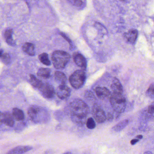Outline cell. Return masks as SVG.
Listing matches in <instances>:
<instances>
[{"instance_id":"6da1fadb","label":"cell","mask_w":154,"mask_h":154,"mask_svg":"<svg viewBox=\"0 0 154 154\" xmlns=\"http://www.w3.org/2000/svg\"><path fill=\"white\" fill-rule=\"evenodd\" d=\"M69 109L71 117L86 118L89 112L87 104L79 99H75L71 101Z\"/></svg>"},{"instance_id":"7a4b0ae2","label":"cell","mask_w":154,"mask_h":154,"mask_svg":"<svg viewBox=\"0 0 154 154\" xmlns=\"http://www.w3.org/2000/svg\"><path fill=\"white\" fill-rule=\"evenodd\" d=\"M28 115L32 120L36 124H46L50 119L48 111L41 107L32 106L28 109Z\"/></svg>"},{"instance_id":"3957f363","label":"cell","mask_w":154,"mask_h":154,"mask_svg":"<svg viewBox=\"0 0 154 154\" xmlns=\"http://www.w3.org/2000/svg\"><path fill=\"white\" fill-rule=\"evenodd\" d=\"M70 56L66 51H56L52 55V63L55 68L63 69L67 65L70 60Z\"/></svg>"},{"instance_id":"277c9868","label":"cell","mask_w":154,"mask_h":154,"mask_svg":"<svg viewBox=\"0 0 154 154\" xmlns=\"http://www.w3.org/2000/svg\"><path fill=\"white\" fill-rule=\"evenodd\" d=\"M110 102L113 109L118 113H123L126 106L125 97L120 93H113L110 97Z\"/></svg>"},{"instance_id":"5b68a950","label":"cell","mask_w":154,"mask_h":154,"mask_svg":"<svg viewBox=\"0 0 154 154\" xmlns=\"http://www.w3.org/2000/svg\"><path fill=\"white\" fill-rule=\"evenodd\" d=\"M86 79V73L83 70L75 71L69 77V82L75 89L80 88L84 85Z\"/></svg>"},{"instance_id":"8992f818","label":"cell","mask_w":154,"mask_h":154,"mask_svg":"<svg viewBox=\"0 0 154 154\" xmlns=\"http://www.w3.org/2000/svg\"><path fill=\"white\" fill-rule=\"evenodd\" d=\"M92 116L98 123H103L106 119V116L103 109L97 104H94L92 108Z\"/></svg>"},{"instance_id":"52a82bcc","label":"cell","mask_w":154,"mask_h":154,"mask_svg":"<svg viewBox=\"0 0 154 154\" xmlns=\"http://www.w3.org/2000/svg\"><path fill=\"white\" fill-rule=\"evenodd\" d=\"M42 94L46 98H52L55 95V90L52 85L48 83H43L39 88Z\"/></svg>"},{"instance_id":"ba28073f","label":"cell","mask_w":154,"mask_h":154,"mask_svg":"<svg viewBox=\"0 0 154 154\" xmlns=\"http://www.w3.org/2000/svg\"><path fill=\"white\" fill-rule=\"evenodd\" d=\"M56 93L59 98L61 100L67 99L71 94V90L68 86L60 85L58 87L56 90Z\"/></svg>"},{"instance_id":"9c48e42d","label":"cell","mask_w":154,"mask_h":154,"mask_svg":"<svg viewBox=\"0 0 154 154\" xmlns=\"http://www.w3.org/2000/svg\"><path fill=\"white\" fill-rule=\"evenodd\" d=\"M97 97L101 100H105L111 96V93L108 89L106 87H97L95 90Z\"/></svg>"},{"instance_id":"30bf717a","label":"cell","mask_w":154,"mask_h":154,"mask_svg":"<svg viewBox=\"0 0 154 154\" xmlns=\"http://www.w3.org/2000/svg\"><path fill=\"white\" fill-rule=\"evenodd\" d=\"M73 58L77 66L85 69L87 67V61L83 55L80 53H76L73 56Z\"/></svg>"},{"instance_id":"8fae6325","label":"cell","mask_w":154,"mask_h":154,"mask_svg":"<svg viewBox=\"0 0 154 154\" xmlns=\"http://www.w3.org/2000/svg\"><path fill=\"white\" fill-rule=\"evenodd\" d=\"M32 149V147L29 146H17L10 150L7 154H23Z\"/></svg>"},{"instance_id":"7c38bea8","label":"cell","mask_w":154,"mask_h":154,"mask_svg":"<svg viewBox=\"0 0 154 154\" xmlns=\"http://www.w3.org/2000/svg\"><path fill=\"white\" fill-rule=\"evenodd\" d=\"M138 32L136 29L130 30L128 32L125 34V38L126 40L130 43H134L137 39Z\"/></svg>"},{"instance_id":"4fadbf2b","label":"cell","mask_w":154,"mask_h":154,"mask_svg":"<svg viewBox=\"0 0 154 154\" xmlns=\"http://www.w3.org/2000/svg\"><path fill=\"white\" fill-rule=\"evenodd\" d=\"M112 90L114 93H120L122 94L123 92V88L119 81L116 78H114L112 82L111 85Z\"/></svg>"},{"instance_id":"5bb4252c","label":"cell","mask_w":154,"mask_h":154,"mask_svg":"<svg viewBox=\"0 0 154 154\" xmlns=\"http://www.w3.org/2000/svg\"><path fill=\"white\" fill-rule=\"evenodd\" d=\"M22 48L23 51L28 55L31 56L35 55V47L32 43L26 42L23 44Z\"/></svg>"},{"instance_id":"9a60e30c","label":"cell","mask_w":154,"mask_h":154,"mask_svg":"<svg viewBox=\"0 0 154 154\" xmlns=\"http://www.w3.org/2000/svg\"><path fill=\"white\" fill-rule=\"evenodd\" d=\"M3 123L8 126L12 127L14 125V118L13 116L8 112H5L3 114Z\"/></svg>"},{"instance_id":"2e32d148","label":"cell","mask_w":154,"mask_h":154,"mask_svg":"<svg viewBox=\"0 0 154 154\" xmlns=\"http://www.w3.org/2000/svg\"><path fill=\"white\" fill-rule=\"evenodd\" d=\"M55 78L56 81L61 85L66 84L67 81V78L63 72L57 71L55 73Z\"/></svg>"},{"instance_id":"e0dca14e","label":"cell","mask_w":154,"mask_h":154,"mask_svg":"<svg viewBox=\"0 0 154 154\" xmlns=\"http://www.w3.org/2000/svg\"><path fill=\"white\" fill-rule=\"evenodd\" d=\"M12 115L16 121H21L24 118V115L21 109L17 108H14L12 111Z\"/></svg>"},{"instance_id":"ac0fdd59","label":"cell","mask_w":154,"mask_h":154,"mask_svg":"<svg viewBox=\"0 0 154 154\" xmlns=\"http://www.w3.org/2000/svg\"><path fill=\"white\" fill-rule=\"evenodd\" d=\"M51 70L49 69L40 68L38 70L37 75L44 79H48L51 76Z\"/></svg>"},{"instance_id":"d6986e66","label":"cell","mask_w":154,"mask_h":154,"mask_svg":"<svg viewBox=\"0 0 154 154\" xmlns=\"http://www.w3.org/2000/svg\"><path fill=\"white\" fill-rule=\"evenodd\" d=\"M13 30L11 29H9L5 31L4 33V37L6 42L10 45H14L15 42L12 38Z\"/></svg>"},{"instance_id":"ffe728a7","label":"cell","mask_w":154,"mask_h":154,"mask_svg":"<svg viewBox=\"0 0 154 154\" xmlns=\"http://www.w3.org/2000/svg\"><path fill=\"white\" fill-rule=\"evenodd\" d=\"M128 122H129V121L127 119L123 120V121H121V122H119L118 124L116 125L112 129L115 132H119V131L123 130L124 128H125L127 126V125H128Z\"/></svg>"},{"instance_id":"44dd1931","label":"cell","mask_w":154,"mask_h":154,"mask_svg":"<svg viewBox=\"0 0 154 154\" xmlns=\"http://www.w3.org/2000/svg\"><path fill=\"white\" fill-rule=\"evenodd\" d=\"M30 82L31 84L35 88H39L43 84V82L37 79L34 75H30Z\"/></svg>"},{"instance_id":"7402d4cb","label":"cell","mask_w":154,"mask_h":154,"mask_svg":"<svg viewBox=\"0 0 154 154\" xmlns=\"http://www.w3.org/2000/svg\"><path fill=\"white\" fill-rule=\"evenodd\" d=\"M38 58L40 61L44 65L49 66L51 64L50 60L49 59L48 55L47 53H43L40 54Z\"/></svg>"},{"instance_id":"603a6c76","label":"cell","mask_w":154,"mask_h":154,"mask_svg":"<svg viewBox=\"0 0 154 154\" xmlns=\"http://www.w3.org/2000/svg\"><path fill=\"white\" fill-rule=\"evenodd\" d=\"M86 125L88 129H94L96 126L95 120L92 118H89L86 121Z\"/></svg>"},{"instance_id":"cb8c5ba5","label":"cell","mask_w":154,"mask_h":154,"mask_svg":"<svg viewBox=\"0 0 154 154\" xmlns=\"http://www.w3.org/2000/svg\"><path fill=\"white\" fill-rule=\"evenodd\" d=\"M146 95L151 99H154V85H151L146 91Z\"/></svg>"},{"instance_id":"d4e9b609","label":"cell","mask_w":154,"mask_h":154,"mask_svg":"<svg viewBox=\"0 0 154 154\" xmlns=\"http://www.w3.org/2000/svg\"><path fill=\"white\" fill-rule=\"evenodd\" d=\"M1 58H2L3 62L5 64H6V65L9 64L11 62V58H10V56L8 53L4 54L1 57Z\"/></svg>"},{"instance_id":"484cf974","label":"cell","mask_w":154,"mask_h":154,"mask_svg":"<svg viewBox=\"0 0 154 154\" xmlns=\"http://www.w3.org/2000/svg\"><path fill=\"white\" fill-rule=\"evenodd\" d=\"M72 5L76 7H80L82 4V0H67Z\"/></svg>"},{"instance_id":"4316f807","label":"cell","mask_w":154,"mask_h":154,"mask_svg":"<svg viewBox=\"0 0 154 154\" xmlns=\"http://www.w3.org/2000/svg\"><path fill=\"white\" fill-rule=\"evenodd\" d=\"M148 112L150 114H154V103L149 106L148 109Z\"/></svg>"},{"instance_id":"83f0119b","label":"cell","mask_w":154,"mask_h":154,"mask_svg":"<svg viewBox=\"0 0 154 154\" xmlns=\"http://www.w3.org/2000/svg\"><path fill=\"white\" fill-rule=\"evenodd\" d=\"M60 35H61V36H62V37H63V38L66 40H67V41L68 42H69V44H70L71 46H72V42H71V40L68 37H67V36H66L64 33H60Z\"/></svg>"},{"instance_id":"f1b7e54d","label":"cell","mask_w":154,"mask_h":154,"mask_svg":"<svg viewBox=\"0 0 154 154\" xmlns=\"http://www.w3.org/2000/svg\"><path fill=\"white\" fill-rule=\"evenodd\" d=\"M93 94L92 92H91V91H87L85 94V96L88 98H92V97H93Z\"/></svg>"},{"instance_id":"f546056e","label":"cell","mask_w":154,"mask_h":154,"mask_svg":"<svg viewBox=\"0 0 154 154\" xmlns=\"http://www.w3.org/2000/svg\"><path fill=\"white\" fill-rule=\"evenodd\" d=\"M113 116L112 114H110V113H108L107 115L106 116V119L108 121H111L113 119Z\"/></svg>"},{"instance_id":"4dcf8cb0","label":"cell","mask_w":154,"mask_h":154,"mask_svg":"<svg viewBox=\"0 0 154 154\" xmlns=\"http://www.w3.org/2000/svg\"><path fill=\"white\" fill-rule=\"evenodd\" d=\"M3 114L0 112V126L2 125L3 123Z\"/></svg>"},{"instance_id":"1f68e13d","label":"cell","mask_w":154,"mask_h":154,"mask_svg":"<svg viewBox=\"0 0 154 154\" xmlns=\"http://www.w3.org/2000/svg\"><path fill=\"white\" fill-rule=\"evenodd\" d=\"M139 139H134L133 140H131V142H130V143H131V145H134L136 143L138 142L139 141Z\"/></svg>"},{"instance_id":"d6a6232c","label":"cell","mask_w":154,"mask_h":154,"mask_svg":"<svg viewBox=\"0 0 154 154\" xmlns=\"http://www.w3.org/2000/svg\"><path fill=\"white\" fill-rule=\"evenodd\" d=\"M136 138H137L138 139H142L143 138V136L141 135H137L136 137Z\"/></svg>"},{"instance_id":"836d02e7","label":"cell","mask_w":154,"mask_h":154,"mask_svg":"<svg viewBox=\"0 0 154 154\" xmlns=\"http://www.w3.org/2000/svg\"><path fill=\"white\" fill-rule=\"evenodd\" d=\"M3 55V51L2 49L0 50V57H1Z\"/></svg>"},{"instance_id":"e575fe53","label":"cell","mask_w":154,"mask_h":154,"mask_svg":"<svg viewBox=\"0 0 154 154\" xmlns=\"http://www.w3.org/2000/svg\"><path fill=\"white\" fill-rule=\"evenodd\" d=\"M144 154H153L151 152H146L144 153Z\"/></svg>"},{"instance_id":"d590c367","label":"cell","mask_w":154,"mask_h":154,"mask_svg":"<svg viewBox=\"0 0 154 154\" xmlns=\"http://www.w3.org/2000/svg\"><path fill=\"white\" fill-rule=\"evenodd\" d=\"M63 154H72L71 152H67Z\"/></svg>"},{"instance_id":"8d00e7d4","label":"cell","mask_w":154,"mask_h":154,"mask_svg":"<svg viewBox=\"0 0 154 154\" xmlns=\"http://www.w3.org/2000/svg\"><path fill=\"white\" fill-rule=\"evenodd\" d=\"M119 1H122V2H125V1L126 0H119Z\"/></svg>"}]
</instances>
